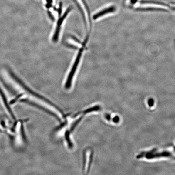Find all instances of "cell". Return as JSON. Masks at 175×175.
<instances>
[{"mask_svg":"<svg viewBox=\"0 0 175 175\" xmlns=\"http://www.w3.org/2000/svg\"><path fill=\"white\" fill-rule=\"evenodd\" d=\"M93 151L90 148H87L84 153V165L83 175H88L92 163Z\"/></svg>","mask_w":175,"mask_h":175,"instance_id":"7a4b0ae2","label":"cell"},{"mask_svg":"<svg viewBox=\"0 0 175 175\" xmlns=\"http://www.w3.org/2000/svg\"><path fill=\"white\" fill-rule=\"evenodd\" d=\"M116 10V8L113 6L105 8V9L100 11V12H98L93 15V19L94 20H96V19L103 16V15H106V14L114 12Z\"/></svg>","mask_w":175,"mask_h":175,"instance_id":"277c9868","label":"cell"},{"mask_svg":"<svg viewBox=\"0 0 175 175\" xmlns=\"http://www.w3.org/2000/svg\"><path fill=\"white\" fill-rule=\"evenodd\" d=\"M82 2L83 5H84V6H85V8H86V9L87 12L88 13V15H89V22H90V29H91V16H90V9H89V5L87 3L86 1L85 0H81Z\"/></svg>","mask_w":175,"mask_h":175,"instance_id":"52a82bcc","label":"cell"},{"mask_svg":"<svg viewBox=\"0 0 175 175\" xmlns=\"http://www.w3.org/2000/svg\"><path fill=\"white\" fill-rule=\"evenodd\" d=\"M73 9V7L70 6L66 9V12L64 14L62 15V16L60 17L59 19L58 20L57 23L56 27V28L55 32L53 35V40L54 42H56L58 40L59 38V35L61 26H62L63 22L67 17V15L69 14L70 12Z\"/></svg>","mask_w":175,"mask_h":175,"instance_id":"3957f363","label":"cell"},{"mask_svg":"<svg viewBox=\"0 0 175 175\" xmlns=\"http://www.w3.org/2000/svg\"><path fill=\"white\" fill-rule=\"evenodd\" d=\"M0 100L2 101V103H3V106L6 112H10L12 110L10 106H9V103L7 101V99L6 98L5 95H4L2 90H1V88H0Z\"/></svg>","mask_w":175,"mask_h":175,"instance_id":"5b68a950","label":"cell"},{"mask_svg":"<svg viewBox=\"0 0 175 175\" xmlns=\"http://www.w3.org/2000/svg\"><path fill=\"white\" fill-rule=\"evenodd\" d=\"M73 2H74V3H75V4L76 5L77 8H78V9H79V11L80 12L82 16L83 20H84V24H85L86 27L87 25L86 19L85 14H84V11H83L81 7L80 6V5H79V3H78L77 0H73Z\"/></svg>","mask_w":175,"mask_h":175,"instance_id":"8992f818","label":"cell"},{"mask_svg":"<svg viewBox=\"0 0 175 175\" xmlns=\"http://www.w3.org/2000/svg\"><path fill=\"white\" fill-rule=\"evenodd\" d=\"M14 126L11 131L12 140L15 147H19L23 145L26 141L23 122L21 120L18 121Z\"/></svg>","mask_w":175,"mask_h":175,"instance_id":"6da1fadb","label":"cell"},{"mask_svg":"<svg viewBox=\"0 0 175 175\" xmlns=\"http://www.w3.org/2000/svg\"><path fill=\"white\" fill-rule=\"evenodd\" d=\"M154 100L153 99H150L149 100H148V104H149V106H153V104H154Z\"/></svg>","mask_w":175,"mask_h":175,"instance_id":"8fae6325","label":"cell"},{"mask_svg":"<svg viewBox=\"0 0 175 175\" xmlns=\"http://www.w3.org/2000/svg\"><path fill=\"white\" fill-rule=\"evenodd\" d=\"M62 2H60L59 5V9L57 10V11L58 12V15L59 16H61V13L62 12Z\"/></svg>","mask_w":175,"mask_h":175,"instance_id":"ba28073f","label":"cell"},{"mask_svg":"<svg viewBox=\"0 0 175 175\" xmlns=\"http://www.w3.org/2000/svg\"><path fill=\"white\" fill-rule=\"evenodd\" d=\"M47 4L46 5V7L48 9H49L52 6V0H46Z\"/></svg>","mask_w":175,"mask_h":175,"instance_id":"9c48e42d","label":"cell"},{"mask_svg":"<svg viewBox=\"0 0 175 175\" xmlns=\"http://www.w3.org/2000/svg\"><path fill=\"white\" fill-rule=\"evenodd\" d=\"M48 15H49V17L50 18L51 20L52 21H54V18L51 12L50 11H48Z\"/></svg>","mask_w":175,"mask_h":175,"instance_id":"30bf717a","label":"cell"}]
</instances>
